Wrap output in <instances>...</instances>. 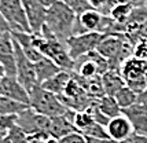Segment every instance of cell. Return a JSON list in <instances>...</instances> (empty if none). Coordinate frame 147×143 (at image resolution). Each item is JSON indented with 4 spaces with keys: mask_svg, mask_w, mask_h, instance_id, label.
Listing matches in <instances>:
<instances>
[{
    "mask_svg": "<svg viewBox=\"0 0 147 143\" xmlns=\"http://www.w3.org/2000/svg\"><path fill=\"white\" fill-rule=\"evenodd\" d=\"M76 21V13L66 6L62 0H57L52 6L47 8L45 28L62 43H66L73 36Z\"/></svg>",
    "mask_w": 147,
    "mask_h": 143,
    "instance_id": "6da1fadb",
    "label": "cell"
},
{
    "mask_svg": "<svg viewBox=\"0 0 147 143\" xmlns=\"http://www.w3.org/2000/svg\"><path fill=\"white\" fill-rule=\"evenodd\" d=\"M29 96H30V103H29L30 109L38 114L47 116L50 118L65 116L70 110L61 102L58 95H54L50 91H45L44 88H41L40 84L34 85L29 91Z\"/></svg>",
    "mask_w": 147,
    "mask_h": 143,
    "instance_id": "7a4b0ae2",
    "label": "cell"
},
{
    "mask_svg": "<svg viewBox=\"0 0 147 143\" xmlns=\"http://www.w3.org/2000/svg\"><path fill=\"white\" fill-rule=\"evenodd\" d=\"M0 13L8 25L10 32L32 33L21 0H0Z\"/></svg>",
    "mask_w": 147,
    "mask_h": 143,
    "instance_id": "3957f363",
    "label": "cell"
},
{
    "mask_svg": "<svg viewBox=\"0 0 147 143\" xmlns=\"http://www.w3.org/2000/svg\"><path fill=\"white\" fill-rule=\"evenodd\" d=\"M103 36L99 32H88L84 34H77V36H71L65 44L67 48V52L71 58L77 61V59L85 57L87 54L95 51L99 43L102 41Z\"/></svg>",
    "mask_w": 147,
    "mask_h": 143,
    "instance_id": "277c9868",
    "label": "cell"
},
{
    "mask_svg": "<svg viewBox=\"0 0 147 143\" xmlns=\"http://www.w3.org/2000/svg\"><path fill=\"white\" fill-rule=\"evenodd\" d=\"M17 125L21 127L29 136L33 135H50V128H51V118L38 114L30 107L28 110L22 111L18 114V121Z\"/></svg>",
    "mask_w": 147,
    "mask_h": 143,
    "instance_id": "5b68a950",
    "label": "cell"
},
{
    "mask_svg": "<svg viewBox=\"0 0 147 143\" xmlns=\"http://www.w3.org/2000/svg\"><path fill=\"white\" fill-rule=\"evenodd\" d=\"M14 48H15V62H17V78L28 91H30L34 85H37L34 63L26 57L24 50L15 40H14Z\"/></svg>",
    "mask_w": 147,
    "mask_h": 143,
    "instance_id": "8992f818",
    "label": "cell"
},
{
    "mask_svg": "<svg viewBox=\"0 0 147 143\" xmlns=\"http://www.w3.org/2000/svg\"><path fill=\"white\" fill-rule=\"evenodd\" d=\"M0 63L4 67L6 76L17 77L15 48H14V39L10 30L0 37Z\"/></svg>",
    "mask_w": 147,
    "mask_h": 143,
    "instance_id": "52a82bcc",
    "label": "cell"
},
{
    "mask_svg": "<svg viewBox=\"0 0 147 143\" xmlns=\"http://www.w3.org/2000/svg\"><path fill=\"white\" fill-rule=\"evenodd\" d=\"M24 8L26 11V17L29 21V26L32 33H41L43 26L45 25V17H47V8L37 3L36 0H21Z\"/></svg>",
    "mask_w": 147,
    "mask_h": 143,
    "instance_id": "ba28073f",
    "label": "cell"
},
{
    "mask_svg": "<svg viewBox=\"0 0 147 143\" xmlns=\"http://www.w3.org/2000/svg\"><path fill=\"white\" fill-rule=\"evenodd\" d=\"M1 81V91H3V96L18 101L21 103L29 105L30 103V96H29V91L26 90L24 85L19 83L17 77H4L0 78Z\"/></svg>",
    "mask_w": 147,
    "mask_h": 143,
    "instance_id": "9c48e42d",
    "label": "cell"
},
{
    "mask_svg": "<svg viewBox=\"0 0 147 143\" xmlns=\"http://www.w3.org/2000/svg\"><path fill=\"white\" fill-rule=\"evenodd\" d=\"M106 131L113 142L121 143L128 136H131V134L134 132V128L131 125V121L121 113L117 117L110 118L109 124L106 125Z\"/></svg>",
    "mask_w": 147,
    "mask_h": 143,
    "instance_id": "30bf717a",
    "label": "cell"
},
{
    "mask_svg": "<svg viewBox=\"0 0 147 143\" xmlns=\"http://www.w3.org/2000/svg\"><path fill=\"white\" fill-rule=\"evenodd\" d=\"M74 110H69L65 116H58V117L51 118V128H50V136H54L57 139L70 135L73 132H78L73 124V117H74Z\"/></svg>",
    "mask_w": 147,
    "mask_h": 143,
    "instance_id": "8fae6325",
    "label": "cell"
},
{
    "mask_svg": "<svg viewBox=\"0 0 147 143\" xmlns=\"http://www.w3.org/2000/svg\"><path fill=\"white\" fill-rule=\"evenodd\" d=\"M146 73H147V59H139L136 57H131L121 66V74L124 80H125V83L144 78Z\"/></svg>",
    "mask_w": 147,
    "mask_h": 143,
    "instance_id": "7c38bea8",
    "label": "cell"
},
{
    "mask_svg": "<svg viewBox=\"0 0 147 143\" xmlns=\"http://www.w3.org/2000/svg\"><path fill=\"white\" fill-rule=\"evenodd\" d=\"M121 113L131 121L134 132L147 136V110L135 103L128 109H122Z\"/></svg>",
    "mask_w": 147,
    "mask_h": 143,
    "instance_id": "4fadbf2b",
    "label": "cell"
},
{
    "mask_svg": "<svg viewBox=\"0 0 147 143\" xmlns=\"http://www.w3.org/2000/svg\"><path fill=\"white\" fill-rule=\"evenodd\" d=\"M102 84L103 88H105V94L109 95V96H114L124 85H127V83L122 77L121 70L109 69L102 76Z\"/></svg>",
    "mask_w": 147,
    "mask_h": 143,
    "instance_id": "5bb4252c",
    "label": "cell"
},
{
    "mask_svg": "<svg viewBox=\"0 0 147 143\" xmlns=\"http://www.w3.org/2000/svg\"><path fill=\"white\" fill-rule=\"evenodd\" d=\"M34 70H36V77H37V84H43L44 81L57 76L59 72H62V69L52 59L44 57L34 63Z\"/></svg>",
    "mask_w": 147,
    "mask_h": 143,
    "instance_id": "9a60e30c",
    "label": "cell"
},
{
    "mask_svg": "<svg viewBox=\"0 0 147 143\" xmlns=\"http://www.w3.org/2000/svg\"><path fill=\"white\" fill-rule=\"evenodd\" d=\"M71 80V73L70 72H59L57 76H54V77H51L50 80H47V81H44L41 85V88H44L45 91H50L52 92L54 95H62L65 92V88H66V85H67V83Z\"/></svg>",
    "mask_w": 147,
    "mask_h": 143,
    "instance_id": "2e32d148",
    "label": "cell"
},
{
    "mask_svg": "<svg viewBox=\"0 0 147 143\" xmlns=\"http://www.w3.org/2000/svg\"><path fill=\"white\" fill-rule=\"evenodd\" d=\"M96 105H98V109L102 111L107 118H114L121 114V107H120V105L117 103L114 96L105 95L103 98L96 101Z\"/></svg>",
    "mask_w": 147,
    "mask_h": 143,
    "instance_id": "e0dca14e",
    "label": "cell"
},
{
    "mask_svg": "<svg viewBox=\"0 0 147 143\" xmlns=\"http://www.w3.org/2000/svg\"><path fill=\"white\" fill-rule=\"evenodd\" d=\"M30 106L21 103L18 101H14L10 98L0 96V114H10V116H18L22 111L28 110Z\"/></svg>",
    "mask_w": 147,
    "mask_h": 143,
    "instance_id": "ac0fdd59",
    "label": "cell"
},
{
    "mask_svg": "<svg viewBox=\"0 0 147 143\" xmlns=\"http://www.w3.org/2000/svg\"><path fill=\"white\" fill-rule=\"evenodd\" d=\"M135 6L132 3H125V4H120L115 8L111 10V13L109 14V17L114 21L115 24H120V25H125L128 22L131 14L134 11Z\"/></svg>",
    "mask_w": 147,
    "mask_h": 143,
    "instance_id": "d6986e66",
    "label": "cell"
},
{
    "mask_svg": "<svg viewBox=\"0 0 147 143\" xmlns=\"http://www.w3.org/2000/svg\"><path fill=\"white\" fill-rule=\"evenodd\" d=\"M114 98L122 110V109H128V107H131V106H134V105L136 103L138 94L135 91H132L128 85H124L121 90L114 95Z\"/></svg>",
    "mask_w": 147,
    "mask_h": 143,
    "instance_id": "ffe728a7",
    "label": "cell"
},
{
    "mask_svg": "<svg viewBox=\"0 0 147 143\" xmlns=\"http://www.w3.org/2000/svg\"><path fill=\"white\" fill-rule=\"evenodd\" d=\"M94 123H96L94 117L91 116L88 111H76L74 113V117H73V124L76 127V130L83 134L84 131L87 130L90 125H92Z\"/></svg>",
    "mask_w": 147,
    "mask_h": 143,
    "instance_id": "44dd1931",
    "label": "cell"
},
{
    "mask_svg": "<svg viewBox=\"0 0 147 143\" xmlns=\"http://www.w3.org/2000/svg\"><path fill=\"white\" fill-rule=\"evenodd\" d=\"M62 1H63L69 8H71V10L76 13L77 17L92 8V6L90 4L88 0H62Z\"/></svg>",
    "mask_w": 147,
    "mask_h": 143,
    "instance_id": "7402d4cb",
    "label": "cell"
},
{
    "mask_svg": "<svg viewBox=\"0 0 147 143\" xmlns=\"http://www.w3.org/2000/svg\"><path fill=\"white\" fill-rule=\"evenodd\" d=\"M7 136L11 139L13 143H29L30 142V136L21 127H18V125H15L13 130L7 134Z\"/></svg>",
    "mask_w": 147,
    "mask_h": 143,
    "instance_id": "603a6c76",
    "label": "cell"
},
{
    "mask_svg": "<svg viewBox=\"0 0 147 143\" xmlns=\"http://www.w3.org/2000/svg\"><path fill=\"white\" fill-rule=\"evenodd\" d=\"M18 116H10V114H0V132L8 134L17 125Z\"/></svg>",
    "mask_w": 147,
    "mask_h": 143,
    "instance_id": "cb8c5ba5",
    "label": "cell"
},
{
    "mask_svg": "<svg viewBox=\"0 0 147 143\" xmlns=\"http://www.w3.org/2000/svg\"><path fill=\"white\" fill-rule=\"evenodd\" d=\"M125 3H131V0H109L106 3V6L103 7L102 10H99V13L106 15V17H109V14L111 13L113 8H115V7L120 6V4H125Z\"/></svg>",
    "mask_w": 147,
    "mask_h": 143,
    "instance_id": "d4e9b609",
    "label": "cell"
},
{
    "mask_svg": "<svg viewBox=\"0 0 147 143\" xmlns=\"http://www.w3.org/2000/svg\"><path fill=\"white\" fill-rule=\"evenodd\" d=\"M59 142L61 143H87V138L84 136L83 134H80V132H73L70 135L62 138Z\"/></svg>",
    "mask_w": 147,
    "mask_h": 143,
    "instance_id": "484cf974",
    "label": "cell"
},
{
    "mask_svg": "<svg viewBox=\"0 0 147 143\" xmlns=\"http://www.w3.org/2000/svg\"><path fill=\"white\" fill-rule=\"evenodd\" d=\"M121 143H147V136L140 135V134H136V132H132L131 136H128Z\"/></svg>",
    "mask_w": 147,
    "mask_h": 143,
    "instance_id": "4316f807",
    "label": "cell"
},
{
    "mask_svg": "<svg viewBox=\"0 0 147 143\" xmlns=\"http://www.w3.org/2000/svg\"><path fill=\"white\" fill-rule=\"evenodd\" d=\"M136 105L140 106L142 109L147 110V88L143 92L138 94V98H136Z\"/></svg>",
    "mask_w": 147,
    "mask_h": 143,
    "instance_id": "83f0119b",
    "label": "cell"
},
{
    "mask_svg": "<svg viewBox=\"0 0 147 143\" xmlns=\"http://www.w3.org/2000/svg\"><path fill=\"white\" fill-rule=\"evenodd\" d=\"M90 1V4L92 6V8H95V10H102L103 7L106 6V3L109 1V0H88Z\"/></svg>",
    "mask_w": 147,
    "mask_h": 143,
    "instance_id": "f1b7e54d",
    "label": "cell"
},
{
    "mask_svg": "<svg viewBox=\"0 0 147 143\" xmlns=\"http://www.w3.org/2000/svg\"><path fill=\"white\" fill-rule=\"evenodd\" d=\"M87 143H115L111 139H96V138H87Z\"/></svg>",
    "mask_w": 147,
    "mask_h": 143,
    "instance_id": "f546056e",
    "label": "cell"
},
{
    "mask_svg": "<svg viewBox=\"0 0 147 143\" xmlns=\"http://www.w3.org/2000/svg\"><path fill=\"white\" fill-rule=\"evenodd\" d=\"M36 1H37V3H40L41 6H44L45 8H48V7L52 6V4H54L57 0H36Z\"/></svg>",
    "mask_w": 147,
    "mask_h": 143,
    "instance_id": "4dcf8cb0",
    "label": "cell"
},
{
    "mask_svg": "<svg viewBox=\"0 0 147 143\" xmlns=\"http://www.w3.org/2000/svg\"><path fill=\"white\" fill-rule=\"evenodd\" d=\"M131 3L135 7H146L147 6V0H131Z\"/></svg>",
    "mask_w": 147,
    "mask_h": 143,
    "instance_id": "1f68e13d",
    "label": "cell"
},
{
    "mask_svg": "<svg viewBox=\"0 0 147 143\" xmlns=\"http://www.w3.org/2000/svg\"><path fill=\"white\" fill-rule=\"evenodd\" d=\"M44 143H61V142H59V139H57V138L48 136V138H47V139L44 140Z\"/></svg>",
    "mask_w": 147,
    "mask_h": 143,
    "instance_id": "d6a6232c",
    "label": "cell"
},
{
    "mask_svg": "<svg viewBox=\"0 0 147 143\" xmlns=\"http://www.w3.org/2000/svg\"><path fill=\"white\" fill-rule=\"evenodd\" d=\"M0 26H1V28H4V29H8V25L6 24V21H4V18H3L1 13H0ZM8 30H10V29H8Z\"/></svg>",
    "mask_w": 147,
    "mask_h": 143,
    "instance_id": "836d02e7",
    "label": "cell"
},
{
    "mask_svg": "<svg viewBox=\"0 0 147 143\" xmlns=\"http://www.w3.org/2000/svg\"><path fill=\"white\" fill-rule=\"evenodd\" d=\"M4 76H6V72H4V67H3L1 63H0V78L4 77Z\"/></svg>",
    "mask_w": 147,
    "mask_h": 143,
    "instance_id": "e575fe53",
    "label": "cell"
},
{
    "mask_svg": "<svg viewBox=\"0 0 147 143\" xmlns=\"http://www.w3.org/2000/svg\"><path fill=\"white\" fill-rule=\"evenodd\" d=\"M6 32H8V29H4V28H1V26H0V37H1Z\"/></svg>",
    "mask_w": 147,
    "mask_h": 143,
    "instance_id": "d590c367",
    "label": "cell"
},
{
    "mask_svg": "<svg viewBox=\"0 0 147 143\" xmlns=\"http://www.w3.org/2000/svg\"><path fill=\"white\" fill-rule=\"evenodd\" d=\"M1 143H13V142H11V139H10L8 136H6L4 139H3V142H1Z\"/></svg>",
    "mask_w": 147,
    "mask_h": 143,
    "instance_id": "8d00e7d4",
    "label": "cell"
},
{
    "mask_svg": "<svg viewBox=\"0 0 147 143\" xmlns=\"http://www.w3.org/2000/svg\"><path fill=\"white\" fill-rule=\"evenodd\" d=\"M6 136H7V134H1V132H0V143L3 142V139H4Z\"/></svg>",
    "mask_w": 147,
    "mask_h": 143,
    "instance_id": "74e56055",
    "label": "cell"
},
{
    "mask_svg": "<svg viewBox=\"0 0 147 143\" xmlns=\"http://www.w3.org/2000/svg\"><path fill=\"white\" fill-rule=\"evenodd\" d=\"M0 96H3V91H1V81H0Z\"/></svg>",
    "mask_w": 147,
    "mask_h": 143,
    "instance_id": "f35d334b",
    "label": "cell"
},
{
    "mask_svg": "<svg viewBox=\"0 0 147 143\" xmlns=\"http://www.w3.org/2000/svg\"><path fill=\"white\" fill-rule=\"evenodd\" d=\"M144 78H146V84H147V73H146V76H144Z\"/></svg>",
    "mask_w": 147,
    "mask_h": 143,
    "instance_id": "ab89813d",
    "label": "cell"
},
{
    "mask_svg": "<svg viewBox=\"0 0 147 143\" xmlns=\"http://www.w3.org/2000/svg\"><path fill=\"white\" fill-rule=\"evenodd\" d=\"M146 7H147V6H146Z\"/></svg>",
    "mask_w": 147,
    "mask_h": 143,
    "instance_id": "60d3db41",
    "label": "cell"
}]
</instances>
